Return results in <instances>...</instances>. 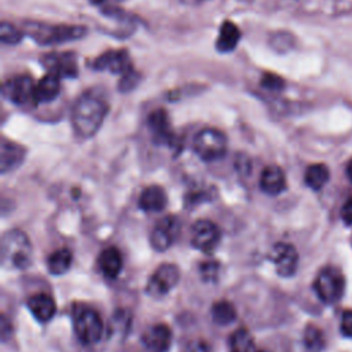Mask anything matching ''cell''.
Segmentation results:
<instances>
[{
	"label": "cell",
	"mask_w": 352,
	"mask_h": 352,
	"mask_svg": "<svg viewBox=\"0 0 352 352\" xmlns=\"http://www.w3.org/2000/svg\"><path fill=\"white\" fill-rule=\"evenodd\" d=\"M74 331L85 345L98 342L103 334V322L99 314L89 307H78L74 312Z\"/></svg>",
	"instance_id": "5b68a950"
},
{
	"label": "cell",
	"mask_w": 352,
	"mask_h": 352,
	"mask_svg": "<svg viewBox=\"0 0 352 352\" xmlns=\"http://www.w3.org/2000/svg\"><path fill=\"white\" fill-rule=\"evenodd\" d=\"M179 278L180 271L175 264H161L150 276L146 290L151 296H164L177 285Z\"/></svg>",
	"instance_id": "ba28073f"
},
{
	"label": "cell",
	"mask_w": 352,
	"mask_h": 352,
	"mask_svg": "<svg viewBox=\"0 0 352 352\" xmlns=\"http://www.w3.org/2000/svg\"><path fill=\"white\" fill-rule=\"evenodd\" d=\"M43 67L47 72L59 76L60 78H74L78 73L77 58L73 52H51L43 56Z\"/></svg>",
	"instance_id": "7c38bea8"
},
{
	"label": "cell",
	"mask_w": 352,
	"mask_h": 352,
	"mask_svg": "<svg viewBox=\"0 0 352 352\" xmlns=\"http://www.w3.org/2000/svg\"><path fill=\"white\" fill-rule=\"evenodd\" d=\"M186 351L187 352H208V346L205 344H201L199 341H197V342L188 345L186 348Z\"/></svg>",
	"instance_id": "836d02e7"
},
{
	"label": "cell",
	"mask_w": 352,
	"mask_h": 352,
	"mask_svg": "<svg viewBox=\"0 0 352 352\" xmlns=\"http://www.w3.org/2000/svg\"><path fill=\"white\" fill-rule=\"evenodd\" d=\"M260 85L268 91H282L285 87V80L275 73H265L261 77Z\"/></svg>",
	"instance_id": "f1b7e54d"
},
{
	"label": "cell",
	"mask_w": 352,
	"mask_h": 352,
	"mask_svg": "<svg viewBox=\"0 0 352 352\" xmlns=\"http://www.w3.org/2000/svg\"><path fill=\"white\" fill-rule=\"evenodd\" d=\"M142 341L147 352H166L172 341V331L165 323H157L144 331Z\"/></svg>",
	"instance_id": "9a60e30c"
},
{
	"label": "cell",
	"mask_w": 352,
	"mask_h": 352,
	"mask_svg": "<svg viewBox=\"0 0 352 352\" xmlns=\"http://www.w3.org/2000/svg\"><path fill=\"white\" fill-rule=\"evenodd\" d=\"M199 271H201V275L205 280H213L217 278V274H219V264L214 263V261H206V263H202L201 267H199Z\"/></svg>",
	"instance_id": "4dcf8cb0"
},
{
	"label": "cell",
	"mask_w": 352,
	"mask_h": 352,
	"mask_svg": "<svg viewBox=\"0 0 352 352\" xmlns=\"http://www.w3.org/2000/svg\"><path fill=\"white\" fill-rule=\"evenodd\" d=\"M73 261V254L67 248H59L54 250L47 258V268L52 275L65 274Z\"/></svg>",
	"instance_id": "603a6c76"
},
{
	"label": "cell",
	"mask_w": 352,
	"mask_h": 352,
	"mask_svg": "<svg viewBox=\"0 0 352 352\" xmlns=\"http://www.w3.org/2000/svg\"><path fill=\"white\" fill-rule=\"evenodd\" d=\"M230 352H258L252 334L246 329L235 330L230 337Z\"/></svg>",
	"instance_id": "d4e9b609"
},
{
	"label": "cell",
	"mask_w": 352,
	"mask_h": 352,
	"mask_svg": "<svg viewBox=\"0 0 352 352\" xmlns=\"http://www.w3.org/2000/svg\"><path fill=\"white\" fill-rule=\"evenodd\" d=\"M91 66L95 70H107L114 74H120L121 77L128 74L129 72L135 70L129 58V54L126 50H110L99 55Z\"/></svg>",
	"instance_id": "9c48e42d"
},
{
	"label": "cell",
	"mask_w": 352,
	"mask_h": 352,
	"mask_svg": "<svg viewBox=\"0 0 352 352\" xmlns=\"http://www.w3.org/2000/svg\"><path fill=\"white\" fill-rule=\"evenodd\" d=\"M60 92V77L47 72L44 77H41L34 85V104L50 103L58 98Z\"/></svg>",
	"instance_id": "2e32d148"
},
{
	"label": "cell",
	"mask_w": 352,
	"mask_h": 352,
	"mask_svg": "<svg viewBox=\"0 0 352 352\" xmlns=\"http://www.w3.org/2000/svg\"><path fill=\"white\" fill-rule=\"evenodd\" d=\"M324 338L319 327L308 324L304 330V345L309 352H319L323 348Z\"/></svg>",
	"instance_id": "4316f807"
},
{
	"label": "cell",
	"mask_w": 352,
	"mask_h": 352,
	"mask_svg": "<svg viewBox=\"0 0 352 352\" xmlns=\"http://www.w3.org/2000/svg\"><path fill=\"white\" fill-rule=\"evenodd\" d=\"M341 217L345 224L352 226V197L344 204V206L341 209Z\"/></svg>",
	"instance_id": "d6a6232c"
},
{
	"label": "cell",
	"mask_w": 352,
	"mask_h": 352,
	"mask_svg": "<svg viewBox=\"0 0 352 352\" xmlns=\"http://www.w3.org/2000/svg\"><path fill=\"white\" fill-rule=\"evenodd\" d=\"M109 113L107 102L91 92L82 94L72 109V125L80 138H92Z\"/></svg>",
	"instance_id": "6da1fadb"
},
{
	"label": "cell",
	"mask_w": 352,
	"mask_h": 352,
	"mask_svg": "<svg viewBox=\"0 0 352 352\" xmlns=\"http://www.w3.org/2000/svg\"><path fill=\"white\" fill-rule=\"evenodd\" d=\"M330 172L324 164H312L307 168L304 175L305 184L312 190H320L329 180Z\"/></svg>",
	"instance_id": "cb8c5ba5"
},
{
	"label": "cell",
	"mask_w": 352,
	"mask_h": 352,
	"mask_svg": "<svg viewBox=\"0 0 352 352\" xmlns=\"http://www.w3.org/2000/svg\"><path fill=\"white\" fill-rule=\"evenodd\" d=\"M341 333L345 337H352V309H348L342 314L341 318Z\"/></svg>",
	"instance_id": "1f68e13d"
},
{
	"label": "cell",
	"mask_w": 352,
	"mask_h": 352,
	"mask_svg": "<svg viewBox=\"0 0 352 352\" xmlns=\"http://www.w3.org/2000/svg\"><path fill=\"white\" fill-rule=\"evenodd\" d=\"M34 85L36 82L29 76H14L4 81L1 87V95L18 106L26 104L29 102L34 103Z\"/></svg>",
	"instance_id": "52a82bcc"
},
{
	"label": "cell",
	"mask_w": 352,
	"mask_h": 352,
	"mask_svg": "<svg viewBox=\"0 0 352 352\" xmlns=\"http://www.w3.org/2000/svg\"><path fill=\"white\" fill-rule=\"evenodd\" d=\"M139 81H140V74L136 70H132L128 74L120 77L118 89L121 92H129L139 84Z\"/></svg>",
	"instance_id": "f546056e"
},
{
	"label": "cell",
	"mask_w": 352,
	"mask_h": 352,
	"mask_svg": "<svg viewBox=\"0 0 352 352\" xmlns=\"http://www.w3.org/2000/svg\"><path fill=\"white\" fill-rule=\"evenodd\" d=\"M1 264L7 268L25 270L32 261V245L28 235L19 230H10L1 238Z\"/></svg>",
	"instance_id": "3957f363"
},
{
	"label": "cell",
	"mask_w": 352,
	"mask_h": 352,
	"mask_svg": "<svg viewBox=\"0 0 352 352\" xmlns=\"http://www.w3.org/2000/svg\"><path fill=\"white\" fill-rule=\"evenodd\" d=\"M25 158V148L11 140L3 139L0 146V170L7 173L18 168Z\"/></svg>",
	"instance_id": "e0dca14e"
},
{
	"label": "cell",
	"mask_w": 352,
	"mask_h": 352,
	"mask_svg": "<svg viewBox=\"0 0 352 352\" xmlns=\"http://www.w3.org/2000/svg\"><path fill=\"white\" fill-rule=\"evenodd\" d=\"M177 234H179V220L172 214L165 216L160 219L154 226L150 234V243L153 249L158 252H164L173 243Z\"/></svg>",
	"instance_id": "4fadbf2b"
},
{
	"label": "cell",
	"mask_w": 352,
	"mask_h": 352,
	"mask_svg": "<svg viewBox=\"0 0 352 352\" xmlns=\"http://www.w3.org/2000/svg\"><path fill=\"white\" fill-rule=\"evenodd\" d=\"M220 230L210 220H198L191 227V245L204 252H212L220 242Z\"/></svg>",
	"instance_id": "8fae6325"
},
{
	"label": "cell",
	"mask_w": 352,
	"mask_h": 352,
	"mask_svg": "<svg viewBox=\"0 0 352 352\" xmlns=\"http://www.w3.org/2000/svg\"><path fill=\"white\" fill-rule=\"evenodd\" d=\"M23 34H25V32H22L16 26H14L6 21L1 22V25H0V40L3 44L15 45L22 40Z\"/></svg>",
	"instance_id": "83f0119b"
},
{
	"label": "cell",
	"mask_w": 352,
	"mask_h": 352,
	"mask_svg": "<svg viewBox=\"0 0 352 352\" xmlns=\"http://www.w3.org/2000/svg\"><path fill=\"white\" fill-rule=\"evenodd\" d=\"M192 148L202 161H216L227 151V138L216 128H204L195 135Z\"/></svg>",
	"instance_id": "277c9868"
},
{
	"label": "cell",
	"mask_w": 352,
	"mask_h": 352,
	"mask_svg": "<svg viewBox=\"0 0 352 352\" xmlns=\"http://www.w3.org/2000/svg\"><path fill=\"white\" fill-rule=\"evenodd\" d=\"M28 308L32 315L41 323H45L52 319L56 311V304L54 298L47 293H37L29 297Z\"/></svg>",
	"instance_id": "ac0fdd59"
},
{
	"label": "cell",
	"mask_w": 352,
	"mask_h": 352,
	"mask_svg": "<svg viewBox=\"0 0 352 352\" xmlns=\"http://www.w3.org/2000/svg\"><path fill=\"white\" fill-rule=\"evenodd\" d=\"M268 257L274 263L278 275L283 278L294 275L298 265V253L293 245L286 242L275 243Z\"/></svg>",
	"instance_id": "30bf717a"
},
{
	"label": "cell",
	"mask_w": 352,
	"mask_h": 352,
	"mask_svg": "<svg viewBox=\"0 0 352 352\" xmlns=\"http://www.w3.org/2000/svg\"><path fill=\"white\" fill-rule=\"evenodd\" d=\"M98 264H99L102 274L106 278L114 279L120 275V272L122 270V256L117 248L110 246L100 252V254L98 257Z\"/></svg>",
	"instance_id": "ffe728a7"
},
{
	"label": "cell",
	"mask_w": 352,
	"mask_h": 352,
	"mask_svg": "<svg viewBox=\"0 0 352 352\" xmlns=\"http://www.w3.org/2000/svg\"><path fill=\"white\" fill-rule=\"evenodd\" d=\"M25 33L38 45H55L80 40L87 34L85 26L81 25H52L44 22H26Z\"/></svg>",
	"instance_id": "7a4b0ae2"
},
{
	"label": "cell",
	"mask_w": 352,
	"mask_h": 352,
	"mask_svg": "<svg viewBox=\"0 0 352 352\" xmlns=\"http://www.w3.org/2000/svg\"><path fill=\"white\" fill-rule=\"evenodd\" d=\"M260 188L268 195H278L286 188V176L276 165H268L260 176Z\"/></svg>",
	"instance_id": "d6986e66"
},
{
	"label": "cell",
	"mask_w": 352,
	"mask_h": 352,
	"mask_svg": "<svg viewBox=\"0 0 352 352\" xmlns=\"http://www.w3.org/2000/svg\"><path fill=\"white\" fill-rule=\"evenodd\" d=\"M166 205V194L161 186L146 187L139 197V206L144 212H160Z\"/></svg>",
	"instance_id": "7402d4cb"
},
{
	"label": "cell",
	"mask_w": 352,
	"mask_h": 352,
	"mask_svg": "<svg viewBox=\"0 0 352 352\" xmlns=\"http://www.w3.org/2000/svg\"><path fill=\"white\" fill-rule=\"evenodd\" d=\"M147 126L155 143L166 144L169 147H175L177 144L169 117L165 110H154L147 118Z\"/></svg>",
	"instance_id": "5bb4252c"
},
{
	"label": "cell",
	"mask_w": 352,
	"mask_h": 352,
	"mask_svg": "<svg viewBox=\"0 0 352 352\" xmlns=\"http://www.w3.org/2000/svg\"><path fill=\"white\" fill-rule=\"evenodd\" d=\"M345 289V278L340 270L327 267L323 268L314 280V290L316 296L326 304L337 302Z\"/></svg>",
	"instance_id": "8992f818"
},
{
	"label": "cell",
	"mask_w": 352,
	"mask_h": 352,
	"mask_svg": "<svg viewBox=\"0 0 352 352\" xmlns=\"http://www.w3.org/2000/svg\"><path fill=\"white\" fill-rule=\"evenodd\" d=\"M235 318H236V311L232 302L227 300H221V301H216L212 305V319L214 323L220 326H227L232 323Z\"/></svg>",
	"instance_id": "484cf974"
},
{
	"label": "cell",
	"mask_w": 352,
	"mask_h": 352,
	"mask_svg": "<svg viewBox=\"0 0 352 352\" xmlns=\"http://www.w3.org/2000/svg\"><path fill=\"white\" fill-rule=\"evenodd\" d=\"M241 40V30L232 21H224L219 29L216 38V50L219 52L227 54L235 50Z\"/></svg>",
	"instance_id": "44dd1931"
},
{
	"label": "cell",
	"mask_w": 352,
	"mask_h": 352,
	"mask_svg": "<svg viewBox=\"0 0 352 352\" xmlns=\"http://www.w3.org/2000/svg\"><path fill=\"white\" fill-rule=\"evenodd\" d=\"M258 352H268V351H258Z\"/></svg>",
	"instance_id": "d590c367"
},
{
	"label": "cell",
	"mask_w": 352,
	"mask_h": 352,
	"mask_svg": "<svg viewBox=\"0 0 352 352\" xmlns=\"http://www.w3.org/2000/svg\"><path fill=\"white\" fill-rule=\"evenodd\" d=\"M346 176L352 182V160L346 164Z\"/></svg>",
	"instance_id": "e575fe53"
}]
</instances>
